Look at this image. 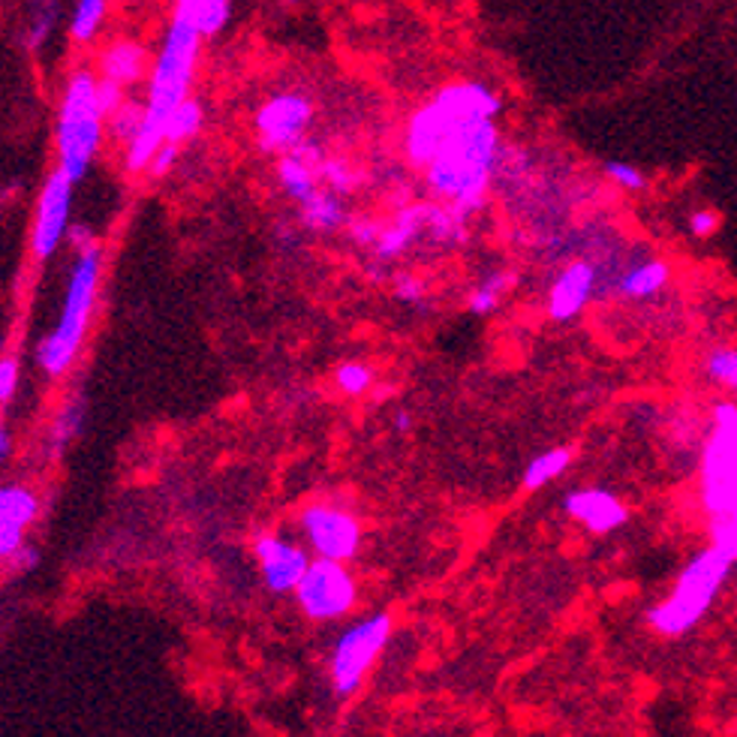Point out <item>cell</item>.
Instances as JSON below:
<instances>
[{"instance_id": "obj_16", "label": "cell", "mask_w": 737, "mask_h": 737, "mask_svg": "<svg viewBox=\"0 0 737 737\" xmlns=\"http://www.w3.org/2000/svg\"><path fill=\"white\" fill-rule=\"evenodd\" d=\"M563 512L590 533H615L629 521L627 503L608 488H576L563 500Z\"/></svg>"}, {"instance_id": "obj_17", "label": "cell", "mask_w": 737, "mask_h": 737, "mask_svg": "<svg viewBox=\"0 0 737 737\" xmlns=\"http://www.w3.org/2000/svg\"><path fill=\"white\" fill-rule=\"evenodd\" d=\"M40 515V500L31 488L7 485L0 491V557L10 560L24 546V530Z\"/></svg>"}, {"instance_id": "obj_23", "label": "cell", "mask_w": 737, "mask_h": 737, "mask_svg": "<svg viewBox=\"0 0 737 737\" xmlns=\"http://www.w3.org/2000/svg\"><path fill=\"white\" fill-rule=\"evenodd\" d=\"M109 16V0H76L67 21V33L76 46H91L100 37Z\"/></svg>"}, {"instance_id": "obj_26", "label": "cell", "mask_w": 737, "mask_h": 737, "mask_svg": "<svg viewBox=\"0 0 737 737\" xmlns=\"http://www.w3.org/2000/svg\"><path fill=\"white\" fill-rule=\"evenodd\" d=\"M205 127V109L203 102L190 97L184 100L178 109L173 111V118L166 124V141H175V145H187L190 139H196Z\"/></svg>"}, {"instance_id": "obj_37", "label": "cell", "mask_w": 737, "mask_h": 737, "mask_svg": "<svg viewBox=\"0 0 737 737\" xmlns=\"http://www.w3.org/2000/svg\"><path fill=\"white\" fill-rule=\"evenodd\" d=\"M719 214L714 208H696V212L689 214V233L696 235V238H710V235L719 229Z\"/></svg>"}, {"instance_id": "obj_13", "label": "cell", "mask_w": 737, "mask_h": 737, "mask_svg": "<svg viewBox=\"0 0 737 737\" xmlns=\"http://www.w3.org/2000/svg\"><path fill=\"white\" fill-rule=\"evenodd\" d=\"M253 557L259 560L263 581L272 593H289L302 584L304 572L311 566L307 551L293 542H286L277 533H256L253 535Z\"/></svg>"}, {"instance_id": "obj_35", "label": "cell", "mask_w": 737, "mask_h": 737, "mask_svg": "<svg viewBox=\"0 0 737 737\" xmlns=\"http://www.w3.org/2000/svg\"><path fill=\"white\" fill-rule=\"evenodd\" d=\"M181 148H184V145H175V141H163L160 151L154 154L151 169H148V173H151L154 178H166V175L173 173V169H178V160H181Z\"/></svg>"}, {"instance_id": "obj_7", "label": "cell", "mask_w": 737, "mask_h": 737, "mask_svg": "<svg viewBox=\"0 0 737 737\" xmlns=\"http://www.w3.org/2000/svg\"><path fill=\"white\" fill-rule=\"evenodd\" d=\"M392 627V615L376 611V615L353 623L344 636L337 638L332 650V687L337 696L350 698L353 692H358L367 671L374 668V662L389 645Z\"/></svg>"}, {"instance_id": "obj_12", "label": "cell", "mask_w": 737, "mask_h": 737, "mask_svg": "<svg viewBox=\"0 0 737 737\" xmlns=\"http://www.w3.org/2000/svg\"><path fill=\"white\" fill-rule=\"evenodd\" d=\"M434 217H436V203L404 205L401 212L394 214L392 220L383 223L380 238H376V244L371 247L376 263H397V259L413 250L422 238L431 242Z\"/></svg>"}, {"instance_id": "obj_4", "label": "cell", "mask_w": 737, "mask_h": 737, "mask_svg": "<svg viewBox=\"0 0 737 737\" xmlns=\"http://www.w3.org/2000/svg\"><path fill=\"white\" fill-rule=\"evenodd\" d=\"M100 277H102L100 242L91 244V247L76 250L58 323H55V328L42 337L40 350H37V362H40L42 374L51 376V380H58V376H63L70 371L72 362H76V355H79L81 344H85V334H88L94 307H97Z\"/></svg>"}, {"instance_id": "obj_14", "label": "cell", "mask_w": 737, "mask_h": 737, "mask_svg": "<svg viewBox=\"0 0 737 737\" xmlns=\"http://www.w3.org/2000/svg\"><path fill=\"white\" fill-rule=\"evenodd\" d=\"M597 265L587 263V259H572L569 265H563L554 281H551V286H548V316L554 323H572V320H578L587 311V304L593 302V295H597Z\"/></svg>"}, {"instance_id": "obj_34", "label": "cell", "mask_w": 737, "mask_h": 737, "mask_svg": "<svg viewBox=\"0 0 737 737\" xmlns=\"http://www.w3.org/2000/svg\"><path fill=\"white\" fill-rule=\"evenodd\" d=\"M394 298L401 304H422L424 295H428V286H424L422 277H415V274L404 272V274H394Z\"/></svg>"}, {"instance_id": "obj_11", "label": "cell", "mask_w": 737, "mask_h": 737, "mask_svg": "<svg viewBox=\"0 0 737 737\" xmlns=\"http://www.w3.org/2000/svg\"><path fill=\"white\" fill-rule=\"evenodd\" d=\"M298 527H302L304 539L316 557L325 560H337L346 563L358 554L362 546V524L353 512H346L341 505L332 503H314L302 509L298 515Z\"/></svg>"}, {"instance_id": "obj_10", "label": "cell", "mask_w": 737, "mask_h": 737, "mask_svg": "<svg viewBox=\"0 0 737 737\" xmlns=\"http://www.w3.org/2000/svg\"><path fill=\"white\" fill-rule=\"evenodd\" d=\"M72 196H76V181L67 178L61 169H51L37 196V212H33L31 226V253L33 259H51L58 247L67 242L72 226Z\"/></svg>"}, {"instance_id": "obj_32", "label": "cell", "mask_w": 737, "mask_h": 737, "mask_svg": "<svg viewBox=\"0 0 737 737\" xmlns=\"http://www.w3.org/2000/svg\"><path fill=\"white\" fill-rule=\"evenodd\" d=\"M323 184L328 187V190L346 196V193L355 190V184H358V173H355L350 163L341 160V157H328V160L323 163Z\"/></svg>"}, {"instance_id": "obj_33", "label": "cell", "mask_w": 737, "mask_h": 737, "mask_svg": "<svg viewBox=\"0 0 737 737\" xmlns=\"http://www.w3.org/2000/svg\"><path fill=\"white\" fill-rule=\"evenodd\" d=\"M710 546L737 566V515L710 518Z\"/></svg>"}, {"instance_id": "obj_38", "label": "cell", "mask_w": 737, "mask_h": 737, "mask_svg": "<svg viewBox=\"0 0 737 737\" xmlns=\"http://www.w3.org/2000/svg\"><path fill=\"white\" fill-rule=\"evenodd\" d=\"M16 389H19V362L7 355L0 362V401H3V406L16 397Z\"/></svg>"}, {"instance_id": "obj_41", "label": "cell", "mask_w": 737, "mask_h": 737, "mask_svg": "<svg viewBox=\"0 0 737 737\" xmlns=\"http://www.w3.org/2000/svg\"><path fill=\"white\" fill-rule=\"evenodd\" d=\"M410 424H413V422H410V413L394 415V428H397V431H404V434H406V431H410Z\"/></svg>"}, {"instance_id": "obj_39", "label": "cell", "mask_w": 737, "mask_h": 737, "mask_svg": "<svg viewBox=\"0 0 737 737\" xmlns=\"http://www.w3.org/2000/svg\"><path fill=\"white\" fill-rule=\"evenodd\" d=\"M97 94H100V106H102V111H106V118H109L111 111H118L124 102H127V88H121L118 81L100 79V88H97Z\"/></svg>"}, {"instance_id": "obj_24", "label": "cell", "mask_w": 737, "mask_h": 737, "mask_svg": "<svg viewBox=\"0 0 737 737\" xmlns=\"http://www.w3.org/2000/svg\"><path fill=\"white\" fill-rule=\"evenodd\" d=\"M572 464V449H566V445H557V449H548L542 455H535L530 464L524 466V479H521V485L527 491H539V488L551 485L554 479L569 470Z\"/></svg>"}, {"instance_id": "obj_29", "label": "cell", "mask_w": 737, "mask_h": 737, "mask_svg": "<svg viewBox=\"0 0 737 737\" xmlns=\"http://www.w3.org/2000/svg\"><path fill=\"white\" fill-rule=\"evenodd\" d=\"M705 374L717 385H723V389H728L731 394H737V350H728V346L714 350V353L707 355Z\"/></svg>"}, {"instance_id": "obj_20", "label": "cell", "mask_w": 737, "mask_h": 737, "mask_svg": "<svg viewBox=\"0 0 737 737\" xmlns=\"http://www.w3.org/2000/svg\"><path fill=\"white\" fill-rule=\"evenodd\" d=\"M671 281V268H668L666 259H641V263L629 265L627 272L620 274L617 281V293L623 298H632V302H645V298H654L668 286Z\"/></svg>"}, {"instance_id": "obj_19", "label": "cell", "mask_w": 737, "mask_h": 737, "mask_svg": "<svg viewBox=\"0 0 737 737\" xmlns=\"http://www.w3.org/2000/svg\"><path fill=\"white\" fill-rule=\"evenodd\" d=\"M298 220H302V226L307 233L332 235L337 233V229H346L353 217L346 212L344 196L328 190L323 184L311 199H304V203L298 205Z\"/></svg>"}, {"instance_id": "obj_30", "label": "cell", "mask_w": 737, "mask_h": 737, "mask_svg": "<svg viewBox=\"0 0 737 737\" xmlns=\"http://www.w3.org/2000/svg\"><path fill=\"white\" fill-rule=\"evenodd\" d=\"M374 367H367L364 362H344L334 371V383H337L341 392L350 394V397H358V394L367 392V389L374 385Z\"/></svg>"}, {"instance_id": "obj_1", "label": "cell", "mask_w": 737, "mask_h": 737, "mask_svg": "<svg viewBox=\"0 0 737 737\" xmlns=\"http://www.w3.org/2000/svg\"><path fill=\"white\" fill-rule=\"evenodd\" d=\"M503 97L485 81H449L410 115L404 154L436 203L473 217L488 205V193L503 160L500 141Z\"/></svg>"}, {"instance_id": "obj_28", "label": "cell", "mask_w": 737, "mask_h": 737, "mask_svg": "<svg viewBox=\"0 0 737 737\" xmlns=\"http://www.w3.org/2000/svg\"><path fill=\"white\" fill-rule=\"evenodd\" d=\"M58 21V0H28V49L40 51Z\"/></svg>"}, {"instance_id": "obj_36", "label": "cell", "mask_w": 737, "mask_h": 737, "mask_svg": "<svg viewBox=\"0 0 737 737\" xmlns=\"http://www.w3.org/2000/svg\"><path fill=\"white\" fill-rule=\"evenodd\" d=\"M380 229H383V223L364 220V217H353L350 226H346V233H350L353 244H358V247H364V250H371V247H374L376 238H380Z\"/></svg>"}, {"instance_id": "obj_21", "label": "cell", "mask_w": 737, "mask_h": 737, "mask_svg": "<svg viewBox=\"0 0 737 737\" xmlns=\"http://www.w3.org/2000/svg\"><path fill=\"white\" fill-rule=\"evenodd\" d=\"M81 428H85V397H81V394H70V397L63 401L61 410L55 413V419H51L49 436H46L49 455L61 458L63 452L79 440Z\"/></svg>"}, {"instance_id": "obj_6", "label": "cell", "mask_w": 737, "mask_h": 737, "mask_svg": "<svg viewBox=\"0 0 737 737\" xmlns=\"http://www.w3.org/2000/svg\"><path fill=\"white\" fill-rule=\"evenodd\" d=\"M698 491L701 505L710 518L737 515V404L719 401L710 413L701 464H698Z\"/></svg>"}, {"instance_id": "obj_9", "label": "cell", "mask_w": 737, "mask_h": 737, "mask_svg": "<svg viewBox=\"0 0 737 737\" xmlns=\"http://www.w3.org/2000/svg\"><path fill=\"white\" fill-rule=\"evenodd\" d=\"M358 590L350 569L337 560L316 557L307 566L302 584L295 587V602L311 620H337L355 608Z\"/></svg>"}, {"instance_id": "obj_3", "label": "cell", "mask_w": 737, "mask_h": 737, "mask_svg": "<svg viewBox=\"0 0 737 737\" xmlns=\"http://www.w3.org/2000/svg\"><path fill=\"white\" fill-rule=\"evenodd\" d=\"M97 88V70L76 67L63 79L55 111V169H61L76 184L88 178L106 139V111Z\"/></svg>"}, {"instance_id": "obj_42", "label": "cell", "mask_w": 737, "mask_h": 737, "mask_svg": "<svg viewBox=\"0 0 737 737\" xmlns=\"http://www.w3.org/2000/svg\"><path fill=\"white\" fill-rule=\"evenodd\" d=\"M169 3H173V12H184L190 10V7H196L199 0H169Z\"/></svg>"}, {"instance_id": "obj_18", "label": "cell", "mask_w": 737, "mask_h": 737, "mask_svg": "<svg viewBox=\"0 0 737 737\" xmlns=\"http://www.w3.org/2000/svg\"><path fill=\"white\" fill-rule=\"evenodd\" d=\"M151 63V55H148V49H145L139 40L121 37V40H111L109 46L97 55V76H100V79L118 81L121 88L130 91L132 85L148 79Z\"/></svg>"}, {"instance_id": "obj_25", "label": "cell", "mask_w": 737, "mask_h": 737, "mask_svg": "<svg viewBox=\"0 0 737 737\" xmlns=\"http://www.w3.org/2000/svg\"><path fill=\"white\" fill-rule=\"evenodd\" d=\"M173 16H181L203 33L205 40L208 37H217L220 31H226V24L233 19V0H199L196 7L184 12H173Z\"/></svg>"}, {"instance_id": "obj_5", "label": "cell", "mask_w": 737, "mask_h": 737, "mask_svg": "<svg viewBox=\"0 0 737 737\" xmlns=\"http://www.w3.org/2000/svg\"><path fill=\"white\" fill-rule=\"evenodd\" d=\"M735 563L726 554H719L717 548L707 546L689 560L680 576H677L671 593L662 602L647 608V627L662 638L687 636L689 629H696L705 615L714 608L723 587L728 584Z\"/></svg>"}, {"instance_id": "obj_31", "label": "cell", "mask_w": 737, "mask_h": 737, "mask_svg": "<svg viewBox=\"0 0 737 737\" xmlns=\"http://www.w3.org/2000/svg\"><path fill=\"white\" fill-rule=\"evenodd\" d=\"M602 173H606V178L615 184V187H620V190L627 193H638L647 187L645 173L627 160H606L602 163Z\"/></svg>"}, {"instance_id": "obj_22", "label": "cell", "mask_w": 737, "mask_h": 737, "mask_svg": "<svg viewBox=\"0 0 737 737\" xmlns=\"http://www.w3.org/2000/svg\"><path fill=\"white\" fill-rule=\"evenodd\" d=\"M518 274L509 268H497V272L485 274L482 281L475 283L470 295H466V307L475 316H491L497 314V307L503 304V298L515 289Z\"/></svg>"}, {"instance_id": "obj_2", "label": "cell", "mask_w": 737, "mask_h": 737, "mask_svg": "<svg viewBox=\"0 0 737 737\" xmlns=\"http://www.w3.org/2000/svg\"><path fill=\"white\" fill-rule=\"evenodd\" d=\"M203 33L181 16H173L163 31L160 49L154 55L145 85V121L136 139L124 148V169L130 175L148 173L154 154L166 141V124L184 100H190L193 79L203 55Z\"/></svg>"}, {"instance_id": "obj_27", "label": "cell", "mask_w": 737, "mask_h": 737, "mask_svg": "<svg viewBox=\"0 0 737 737\" xmlns=\"http://www.w3.org/2000/svg\"><path fill=\"white\" fill-rule=\"evenodd\" d=\"M141 121H145V100H130V97H127L121 109L111 111L109 118H106V136H109L115 145L127 148V145L136 139V132L141 130Z\"/></svg>"}, {"instance_id": "obj_15", "label": "cell", "mask_w": 737, "mask_h": 737, "mask_svg": "<svg viewBox=\"0 0 737 737\" xmlns=\"http://www.w3.org/2000/svg\"><path fill=\"white\" fill-rule=\"evenodd\" d=\"M325 160H328V154H325L323 145L311 139V136H307L298 148L277 157V184H281L283 196L295 205L311 199V196L323 187Z\"/></svg>"}, {"instance_id": "obj_43", "label": "cell", "mask_w": 737, "mask_h": 737, "mask_svg": "<svg viewBox=\"0 0 737 737\" xmlns=\"http://www.w3.org/2000/svg\"><path fill=\"white\" fill-rule=\"evenodd\" d=\"M10 449H12V445H10V434L3 431V434H0V455L7 458V455H10Z\"/></svg>"}, {"instance_id": "obj_8", "label": "cell", "mask_w": 737, "mask_h": 737, "mask_svg": "<svg viewBox=\"0 0 737 737\" xmlns=\"http://www.w3.org/2000/svg\"><path fill=\"white\" fill-rule=\"evenodd\" d=\"M314 111L311 94L298 88H283L265 97L263 106L253 111V136L259 151L283 157L298 148L314 124Z\"/></svg>"}, {"instance_id": "obj_40", "label": "cell", "mask_w": 737, "mask_h": 737, "mask_svg": "<svg viewBox=\"0 0 737 737\" xmlns=\"http://www.w3.org/2000/svg\"><path fill=\"white\" fill-rule=\"evenodd\" d=\"M37 560H40V557H37V551H33V548L21 546L19 551L10 557V566H16V572H28V569H33V566H37Z\"/></svg>"}, {"instance_id": "obj_44", "label": "cell", "mask_w": 737, "mask_h": 737, "mask_svg": "<svg viewBox=\"0 0 737 737\" xmlns=\"http://www.w3.org/2000/svg\"><path fill=\"white\" fill-rule=\"evenodd\" d=\"M286 3H302V0H286Z\"/></svg>"}]
</instances>
